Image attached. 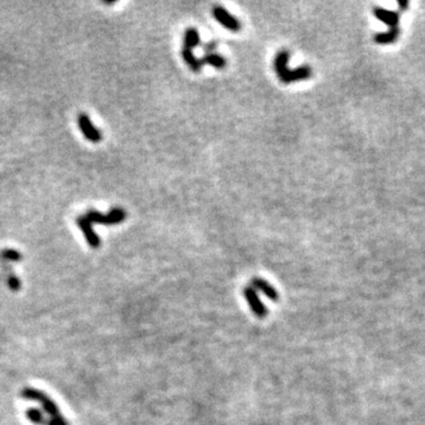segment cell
I'll list each match as a JSON object with an SVG mask.
<instances>
[{"label": "cell", "mask_w": 425, "mask_h": 425, "mask_svg": "<svg viewBox=\"0 0 425 425\" xmlns=\"http://www.w3.org/2000/svg\"><path fill=\"white\" fill-rule=\"evenodd\" d=\"M22 397L26 400H34L38 402L43 406L45 412L50 416V419L57 420V421H65L67 419L60 413L59 407L49 396L45 395L40 390L33 389V388H25L22 390Z\"/></svg>", "instance_id": "cell-1"}, {"label": "cell", "mask_w": 425, "mask_h": 425, "mask_svg": "<svg viewBox=\"0 0 425 425\" xmlns=\"http://www.w3.org/2000/svg\"><path fill=\"white\" fill-rule=\"evenodd\" d=\"M85 217L92 224H105V226H112V224H118L127 219V212L120 207H113L110 209L108 214H103L98 210L90 209L85 213Z\"/></svg>", "instance_id": "cell-2"}, {"label": "cell", "mask_w": 425, "mask_h": 425, "mask_svg": "<svg viewBox=\"0 0 425 425\" xmlns=\"http://www.w3.org/2000/svg\"><path fill=\"white\" fill-rule=\"evenodd\" d=\"M77 123L79 127V130L82 131L83 136L91 143H99L102 140V133L86 113L82 112L77 117Z\"/></svg>", "instance_id": "cell-3"}, {"label": "cell", "mask_w": 425, "mask_h": 425, "mask_svg": "<svg viewBox=\"0 0 425 425\" xmlns=\"http://www.w3.org/2000/svg\"><path fill=\"white\" fill-rule=\"evenodd\" d=\"M213 16L217 23H220L224 29H227L230 32H239L241 30L240 20L227 11L222 6H214Z\"/></svg>", "instance_id": "cell-4"}, {"label": "cell", "mask_w": 425, "mask_h": 425, "mask_svg": "<svg viewBox=\"0 0 425 425\" xmlns=\"http://www.w3.org/2000/svg\"><path fill=\"white\" fill-rule=\"evenodd\" d=\"M77 222L79 229L82 230L83 235H84L86 242L89 244V246L93 248V250H97V248L101 246V239H99L98 234L96 233V230L93 229L92 223L86 219L85 215H81L77 217L76 220Z\"/></svg>", "instance_id": "cell-5"}, {"label": "cell", "mask_w": 425, "mask_h": 425, "mask_svg": "<svg viewBox=\"0 0 425 425\" xmlns=\"http://www.w3.org/2000/svg\"><path fill=\"white\" fill-rule=\"evenodd\" d=\"M244 296L247 300L248 305H250L252 312H253L258 318H265L267 316V307H266L262 301L259 298L257 289L253 286L246 287L244 289Z\"/></svg>", "instance_id": "cell-6"}, {"label": "cell", "mask_w": 425, "mask_h": 425, "mask_svg": "<svg viewBox=\"0 0 425 425\" xmlns=\"http://www.w3.org/2000/svg\"><path fill=\"white\" fill-rule=\"evenodd\" d=\"M311 75H312V69H311L309 65H301V67L293 69V70H289L288 69L285 74L280 76L279 81L283 83V84H291V83L310 78Z\"/></svg>", "instance_id": "cell-7"}, {"label": "cell", "mask_w": 425, "mask_h": 425, "mask_svg": "<svg viewBox=\"0 0 425 425\" xmlns=\"http://www.w3.org/2000/svg\"><path fill=\"white\" fill-rule=\"evenodd\" d=\"M252 286H253L257 291H260L262 294L267 296L268 299L273 300V301L279 300V293L278 291H276V288L273 287L271 283H269L268 281H266V280L260 279V278H255L252 280Z\"/></svg>", "instance_id": "cell-8"}, {"label": "cell", "mask_w": 425, "mask_h": 425, "mask_svg": "<svg viewBox=\"0 0 425 425\" xmlns=\"http://www.w3.org/2000/svg\"><path fill=\"white\" fill-rule=\"evenodd\" d=\"M375 15L377 18L382 22H384L390 29H398L399 23V13L396 11H388V10L376 8Z\"/></svg>", "instance_id": "cell-9"}, {"label": "cell", "mask_w": 425, "mask_h": 425, "mask_svg": "<svg viewBox=\"0 0 425 425\" xmlns=\"http://www.w3.org/2000/svg\"><path fill=\"white\" fill-rule=\"evenodd\" d=\"M291 54L287 50H281L280 52L276 53L274 57V60H273V69H274L275 74L278 75V77L282 76L286 71L288 70V60Z\"/></svg>", "instance_id": "cell-10"}, {"label": "cell", "mask_w": 425, "mask_h": 425, "mask_svg": "<svg viewBox=\"0 0 425 425\" xmlns=\"http://www.w3.org/2000/svg\"><path fill=\"white\" fill-rule=\"evenodd\" d=\"M181 54H182L183 60H185V63L188 65V68L191 69L193 72H200L202 70L203 65L205 64H203L202 59H200L199 57L195 56L194 52H193V50L183 47L181 51Z\"/></svg>", "instance_id": "cell-11"}, {"label": "cell", "mask_w": 425, "mask_h": 425, "mask_svg": "<svg viewBox=\"0 0 425 425\" xmlns=\"http://www.w3.org/2000/svg\"><path fill=\"white\" fill-rule=\"evenodd\" d=\"M200 44H201V37H200L198 29L188 27L185 32V37H183V47L193 50L194 47H198Z\"/></svg>", "instance_id": "cell-12"}, {"label": "cell", "mask_w": 425, "mask_h": 425, "mask_svg": "<svg viewBox=\"0 0 425 425\" xmlns=\"http://www.w3.org/2000/svg\"><path fill=\"white\" fill-rule=\"evenodd\" d=\"M202 62H203V64L209 65V67L217 69V70H222V69L226 68V65H227L226 58H224L222 54H219L216 52L205 54V57L202 58Z\"/></svg>", "instance_id": "cell-13"}, {"label": "cell", "mask_w": 425, "mask_h": 425, "mask_svg": "<svg viewBox=\"0 0 425 425\" xmlns=\"http://www.w3.org/2000/svg\"><path fill=\"white\" fill-rule=\"evenodd\" d=\"M26 418L29 419L31 423H33L34 425H46L47 423V419L45 418V416L41 412L40 410L38 409H34V407H31V409L26 410Z\"/></svg>", "instance_id": "cell-14"}, {"label": "cell", "mask_w": 425, "mask_h": 425, "mask_svg": "<svg viewBox=\"0 0 425 425\" xmlns=\"http://www.w3.org/2000/svg\"><path fill=\"white\" fill-rule=\"evenodd\" d=\"M399 36V29H390L388 32L379 33L376 36V41L379 44H391Z\"/></svg>", "instance_id": "cell-15"}, {"label": "cell", "mask_w": 425, "mask_h": 425, "mask_svg": "<svg viewBox=\"0 0 425 425\" xmlns=\"http://www.w3.org/2000/svg\"><path fill=\"white\" fill-rule=\"evenodd\" d=\"M0 258L10 262H17L23 259L22 253L16 250H12V248H6V250L0 252Z\"/></svg>", "instance_id": "cell-16"}, {"label": "cell", "mask_w": 425, "mask_h": 425, "mask_svg": "<svg viewBox=\"0 0 425 425\" xmlns=\"http://www.w3.org/2000/svg\"><path fill=\"white\" fill-rule=\"evenodd\" d=\"M8 285L9 287L12 289V291H19L20 288H22V281H20V279L18 276L13 275V274H10L9 278H8Z\"/></svg>", "instance_id": "cell-17"}, {"label": "cell", "mask_w": 425, "mask_h": 425, "mask_svg": "<svg viewBox=\"0 0 425 425\" xmlns=\"http://www.w3.org/2000/svg\"><path fill=\"white\" fill-rule=\"evenodd\" d=\"M217 47V44L215 41H210V43H207L205 44V46H203V51H205L206 54L208 53H214V51Z\"/></svg>", "instance_id": "cell-18"}, {"label": "cell", "mask_w": 425, "mask_h": 425, "mask_svg": "<svg viewBox=\"0 0 425 425\" xmlns=\"http://www.w3.org/2000/svg\"><path fill=\"white\" fill-rule=\"evenodd\" d=\"M398 5L400 6V8H402V10H406L407 9V6H409V3L406 2H398Z\"/></svg>", "instance_id": "cell-19"}]
</instances>
